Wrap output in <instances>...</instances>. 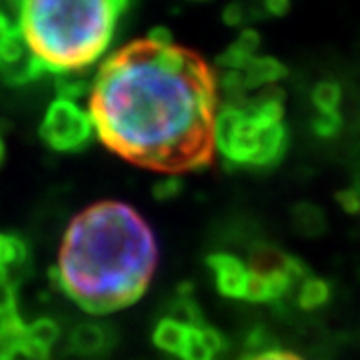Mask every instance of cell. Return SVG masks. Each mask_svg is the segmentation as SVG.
<instances>
[{
    "instance_id": "cell-1",
    "label": "cell",
    "mask_w": 360,
    "mask_h": 360,
    "mask_svg": "<svg viewBox=\"0 0 360 360\" xmlns=\"http://www.w3.org/2000/svg\"><path fill=\"white\" fill-rule=\"evenodd\" d=\"M89 112L104 146L136 167L184 174L217 155V75L162 28L104 60L90 84Z\"/></svg>"
},
{
    "instance_id": "cell-2",
    "label": "cell",
    "mask_w": 360,
    "mask_h": 360,
    "mask_svg": "<svg viewBox=\"0 0 360 360\" xmlns=\"http://www.w3.org/2000/svg\"><path fill=\"white\" fill-rule=\"evenodd\" d=\"M156 262L155 232L141 212L120 200H101L70 220L51 274L77 307L108 314L146 292Z\"/></svg>"
},
{
    "instance_id": "cell-3",
    "label": "cell",
    "mask_w": 360,
    "mask_h": 360,
    "mask_svg": "<svg viewBox=\"0 0 360 360\" xmlns=\"http://www.w3.org/2000/svg\"><path fill=\"white\" fill-rule=\"evenodd\" d=\"M129 0H25L20 30L46 72L80 75L108 51Z\"/></svg>"
},
{
    "instance_id": "cell-4",
    "label": "cell",
    "mask_w": 360,
    "mask_h": 360,
    "mask_svg": "<svg viewBox=\"0 0 360 360\" xmlns=\"http://www.w3.org/2000/svg\"><path fill=\"white\" fill-rule=\"evenodd\" d=\"M288 130L284 124L283 94L276 90L257 98H240L220 108L217 150L232 165L266 168L286 153Z\"/></svg>"
},
{
    "instance_id": "cell-5",
    "label": "cell",
    "mask_w": 360,
    "mask_h": 360,
    "mask_svg": "<svg viewBox=\"0 0 360 360\" xmlns=\"http://www.w3.org/2000/svg\"><path fill=\"white\" fill-rule=\"evenodd\" d=\"M40 139L54 153H80L96 134L89 110L77 101L56 96L40 122Z\"/></svg>"
},
{
    "instance_id": "cell-6",
    "label": "cell",
    "mask_w": 360,
    "mask_h": 360,
    "mask_svg": "<svg viewBox=\"0 0 360 360\" xmlns=\"http://www.w3.org/2000/svg\"><path fill=\"white\" fill-rule=\"evenodd\" d=\"M42 75H46L44 66L40 65L22 30L18 28L0 51V78L11 86H25Z\"/></svg>"
},
{
    "instance_id": "cell-7",
    "label": "cell",
    "mask_w": 360,
    "mask_h": 360,
    "mask_svg": "<svg viewBox=\"0 0 360 360\" xmlns=\"http://www.w3.org/2000/svg\"><path fill=\"white\" fill-rule=\"evenodd\" d=\"M284 75H286V68L276 58L252 56L240 68L222 72V82L231 94L240 96V92H245V90L270 86L272 82L281 80Z\"/></svg>"
},
{
    "instance_id": "cell-8",
    "label": "cell",
    "mask_w": 360,
    "mask_h": 360,
    "mask_svg": "<svg viewBox=\"0 0 360 360\" xmlns=\"http://www.w3.org/2000/svg\"><path fill=\"white\" fill-rule=\"evenodd\" d=\"M208 269L214 276L217 288L224 296L231 298H245L248 296L250 284V266L245 264L234 255H212L208 258Z\"/></svg>"
},
{
    "instance_id": "cell-9",
    "label": "cell",
    "mask_w": 360,
    "mask_h": 360,
    "mask_svg": "<svg viewBox=\"0 0 360 360\" xmlns=\"http://www.w3.org/2000/svg\"><path fill=\"white\" fill-rule=\"evenodd\" d=\"M58 336H60V326L52 319H37L34 322L26 324L22 352L18 359L49 360Z\"/></svg>"
},
{
    "instance_id": "cell-10",
    "label": "cell",
    "mask_w": 360,
    "mask_h": 360,
    "mask_svg": "<svg viewBox=\"0 0 360 360\" xmlns=\"http://www.w3.org/2000/svg\"><path fill=\"white\" fill-rule=\"evenodd\" d=\"M220 348H222V338H220L219 333L214 328H208L205 324H200V326H193L188 342L182 350L180 359L214 360L220 352Z\"/></svg>"
},
{
    "instance_id": "cell-11",
    "label": "cell",
    "mask_w": 360,
    "mask_h": 360,
    "mask_svg": "<svg viewBox=\"0 0 360 360\" xmlns=\"http://www.w3.org/2000/svg\"><path fill=\"white\" fill-rule=\"evenodd\" d=\"M30 246L26 243L25 236L16 232H0V266L11 270L16 278L18 272L30 264Z\"/></svg>"
},
{
    "instance_id": "cell-12",
    "label": "cell",
    "mask_w": 360,
    "mask_h": 360,
    "mask_svg": "<svg viewBox=\"0 0 360 360\" xmlns=\"http://www.w3.org/2000/svg\"><path fill=\"white\" fill-rule=\"evenodd\" d=\"M193 326L184 324V322L176 321L172 316L162 319V321L156 324L155 328V345L165 352L170 354H182V350L188 342V336H191Z\"/></svg>"
},
{
    "instance_id": "cell-13",
    "label": "cell",
    "mask_w": 360,
    "mask_h": 360,
    "mask_svg": "<svg viewBox=\"0 0 360 360\" xmlns=\"http://www.w3.org/2000/svg\"><path fill=\"white\" fill-rule=\"evenodd\" d=\"M106 345H108V335L104 326L96 322H80L70 333V348L82 356H92L106 348Z\"/></svg>"
},
{
    "instance_id": "cell-14",
    "label": "cell",
    "mask_w": 360,
    "mask_h": 360,
    "mask_svg": "<svg viewBox=\"0 0 360 360\" xmlns=\"http://www.w3.org/2000/svg\"><path fill=\"white\" fill-rule=\"evenodd\" d=\"M25 330V321L0 324V360H18L22 352Z\"/></svg>"
},
{
    "instance_id": "cell-15",
    "label": "cell",
    "mask_w": 360,
    "mask_h": 360,
    "mask_svg": "<svg viewBox=\"0 0 360 360\" xmlns=\"http://www.w3.org/2000/svg\"><path fill=\"white\" fill-rule=\"evenodd\" d=\"M340 101H342V90L336 82L324 80L312 90V103L322 116H340L338 115Z\"/></svg>"
},
{
    "instance_id": "cell-16",
    "label": "cell",
    "mask_w": 360,
    "mask_h": 360,
    "mask_svg": "<svg viewBox=\"0 0 360 360\" xmlns=\"http://www.w3.org/2000/svg\"><path fill=\"white\" fill-rule=\"evenodd\" d=\"M330 296L328 284L321 281V278H307L300 281V292H298V304L302 309L312 310L322 307Z\"/></svg>"
},
{
    "instance_id": "cell-17",
    "label": "cell",
    "mask_w": 360,
    "mask_h": 360,
    "mask_svg": "<svg viewBox=\"0 0 360 360\" xmlns=\"http://www.w3.org/2000/svg\"><path fill=\"white\" fill-rule=\"evenodd\" d=\"M22 316L18 312V288L16 284L0 286V324L20 322Z\"/></svg>"
},
{
    "instance_id": "cell-18",
    "label": "cell",
    "mask_w": 360,
    "mask_h": 360,
    "mask_svg": "<svg viewBox=\"0 0 360 360\" xmlns=\"http://www.w3.org/2000/svg\"><path fill=\"white\" fill-rule=\"evenodd\" d=\"M22 8H25V0H0V16L13 22L14 26H20Z\"/></svg>"
},
{
    "instance_id": "cell-19",
    "label": "cell",
    "mask_w": 360,
    "mask_h": 360,
    "mask_svg": "<svg viewBox=\"0 0 360 360\" xmlns=\"http://www.w3.org/2000/svg\"><path fill=\"white\" fill-rule=\"evenodd\" d=\"M248 11H252L250 6H246L245 2H232L229 4V8L224 11V20L229 25H240L248 20Z\"/></svg>"
},
{
    "instance_id": "cell-20",
    "label": "cell",
    "mask_w": 360,
    "mask_h": 360,
    "mask_svg": "<svg viewBox=\"0 0 360 360\" xmlns=\"http://www.w3.org/2000/svg\"><path fill=\"white\" fill-rule=\"evenodd\" d=\"M340 127V116H322L319 115V118L314 120V129L322 136H330L335 134L336 130Z\"/></svg>"
},
{
    "instance_id": "cell-21",
    "label": "cell",
    "mask_w": 360,
    "mask_h": 360,
    "mask_svg": "<svg viewBox=\"0 0 360 360\" xmlns=\"http://www.w3.org/2000/svg\"><path fill=\"white\" fill-rule=\"evenodd\" d=\"M246 360H302L295 352H288V350H278V348H270V350H262L252 354L250 359Z\"/></svg>"
},
{
    "instance_id": "cell-22",
    "label": "cell",
    "mask_w": 360,
    "mask_h": 360,
    "mask_svg": "<svg viewBox=\"0 0 360 360\" xmlns=\"http://www.w3.org/2000/svg\"><path fill=\"white\" fill-rule=\"evenodd\" d=\"M262 11L272 16H281L288 11V0H262Z\"/></svg>"
},
{
    "instance_id": "cell-23",
    "label": "cell",
    "mask_w": 360,
    "mask_h": 360,
    "mask_svg": "<svg viewBox=\"0 0 360 360\" xmlns=\"http://www.w3.org/2000/svg\"><path fill=\"white\" fill-rule=\"evenodd\" d=\"M20 26H14L13 22H8L6 18L0 16V51L6 46V42L13 39V34L18 30Z\"/></svg>"
},
{
    "instance_id": "cell-24",
    "label": "cell",
    "mask_w": 360,
    "mask_h": 360,
    "mask_svg": "<svg viewBox=\"0 0 360 360\" xmlns=\"http://www.w3.org/2000/svg\"><path fill=\"white\" fill-rule=\"evenodd\" d=\"M4 158H6V142H4V136L0 132V167L4 165Z\"/></svg>"
},
{
    "instance_id": "cell-25",
    "label": "cell",
    "mask_w": 360,
    "mask_h": 360,
    "mask_svg": "<svg viewBox=\"0 0 360 360\" xmlns=\"http://www.w3.org/2000/svg\"><path fill=\"white\" fill-rule=\"evenodd\" d=\"M18 360H25V359H18Z\"/></svg>"
}]
</instances>
